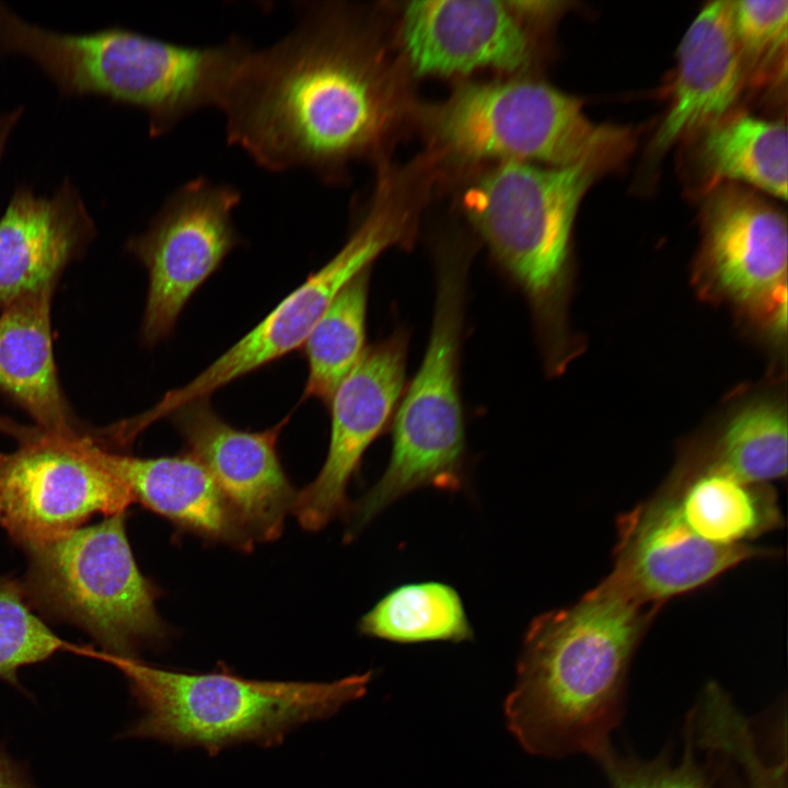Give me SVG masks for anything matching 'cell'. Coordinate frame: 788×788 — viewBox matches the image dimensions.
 I'll use <instances>...</instances> for the list:
<instances>
[{
  "label": "cell",
  "mask_w": 788,
  "mask_h": 788,
  "mask_svg": "<svg viewBox=\"0 0 788 788\" xmlns=\"http://www.w3.org/2000/svg\"><path fill=\"white\" fill-rule=\"evenodd\" d=\"M297 25L246 55L218 108L230 144L270 172L334 177L397 109L392 80L350 15L303 3Z\"/></svg>",
  "instance_id": "obj_1"
},
{
  "label": "cell",
  "mask_w": 788,
  "mask_h": 788,
  "mask_svg": "<svg viewBox=\"0 0 788 788\" xmlns=\"http://www.w3.org/2000/svg\"><path fill=\"white\" fill-rule=\"evenodd\" d=\"M656 610L604 579L572 605L531 622L505 703L507 726L526 752L592 758L612 743L630 664Z\"/></svg>",
  "instance_id": "obj_2"
},
{
  "label": "cell",
  "mask_w": 788,
  "mask_h": 788,
  "mask_svg": "<svg viewBox=\"0 0 788 788\" xmlns=\"http://www.w3.org/2000/svg\"><path fill=\"white\" fill-rule=\"evenodd\" d=\"M252 46L177 44L120 26L62 33L33 24L0 1V50L31 57L67 95L94 94L146 113L152 137L219 107Z\"/></svg>",
  "instance_id": "obj_3"
},
{
  "label": "cell",
  "mask_w": 788,
  "mask_h": 788,
  "mask_svg": "<svg viewBox=\"0 0 788 788\" xmlns=\"http://www.w3.org/2000/svg\"><path fill=\"white\" fill-rule=\"evenodd\" d=\"M125 676L140 716L124 738L153 739L209 754L242 743L279 745L294 729L323 720L362 697L372 672L333 682L260 681L221 667L170 670L138 658H104Z\"/></svg>",
  "instance_id": "obj_4"
},
{
  "label": "cell",
  "mask_w": 788,
  "mask_h": 788,
  "mask_svg": "<svg viewBox=\"0 0 788 788\" xmlns=\"http://www.w3.org/2000/svg\"><path fill=\"white\" fill-rule=\"evenodd\" d=\"M603 173L587 165L497 163L466 190L463 211L493 260L525 297L547 368L568 358L570 239L580 201Z\"/></svg>",
  "instance_id": "obj_5"
},
{
  "label": "cell",
  "mask_w": 788,
  "mask_h": 788,
  "mask_svg": "<svg viewBox=\"0 0 788 788\" xmlns=\"http://www.w3.org/2000/svg\"><path fill=\"white\" fill-rule=\"evenodd\" d=\"M425 123L441 153L472 161L587 165L604 174L635 146L631 128L594 123L579 99L520 77L462 84Z\"/></svg>",
  "instance_id": "obj_6"
},
{
  "label": "cell",
  "mask_w": 788,
  "mask_h": 788,
  "mask_svg": "<svg viewBox=\"0 0 788 788\" xmlns=\"http://www.w3.org/2000/svg\"><path fill=\"white\" fill-rule=\"evenodd\" d=\"M470 256L445 250L437 262L433 320L422 362L393 417L381 478L349 509L350 541L399 498L419 488L457 491L464 483L465 425L460 356Z\"/></svg>",
  "instance_id": "obj_7"
},
{
  "label": "cell",
  "mask_w": 788,
  "mask_h": 788,
  "mask_svg": "<svg viewBox=\"0 0 788 788\" xmlns=\"http://www.w3.org/2000/svg\"><path fill=\"white\" fill-rule=\"evenodd\" d=\"M125 520V513L108 515L24 548L21 583L33 609L86 631L103 658H137L172 634L155 607L159 588L137 565Z\"/></svg>",
  "instance_id": "obj_8"
},
{
  "label": "cell",
  "mask_w": 788,
  "mask_h": 788,
  "mask_svg": "<svg viewBox=\"0 0 788 788\" xmlns=\"http://www.w3.org/2000/svg\"><path fill=\"white\" fill-rule=\"evenodd\" d=\"M415 223L396 200L380 196L343 247L320 269L283 298L252 331L187 384L166 392L151 408L128 418L140 434L181 406L209 396L302 347L310 332L339 291L373 260L394 246H409Z\"/></svg>",
  "instance_id": "obj_9"
},
{
  "label": "cell",
  "mask_w": 788,
  "mask_h": 788,
  "mask_svg": "<svg viewBox=\"0 0 788 788\" xmlns=\"http://www.w3.org/2000/svg\"><path fill=\"white\" fill-rule=\"evenodd\" d=\"M18 448L0 453V528L23 549L53 541L93 514L125 513L132 496L102 464L89 431L49 434L0 418Z\"/></svg>",
  "instance_id": "obj_10"
},
{
  "label": "cell",
  "mask_w": 788,
  "mask_h": 788,
  "mask_svg": "<svg viewBox=\"0 0 788 788\" xmlns=\"http://www.w3.org/2000/svg\"><path fill=\"white\" fill-rule=\"evenodd\" d=\"M241 198L232 185L194 178L167 196L143 233L129 239L127 250L148 273L143 344L171 335L190 297L239 245L232 212Z\"/></svg>",
  "instance_id": "obj_11"
},
{
  "label": "cell",
  "mask_w": 788,
  "mask_h": 788,
  "mask_svg": "<svg viewBox=\"0 0 788 788\" xmlns=\"http://www.w3.org/2000/svg\"><path fill=\"white\" fill-rule=\"evenodd\" d=\"M785 215L740 184L715 186L703 209L699 271L708 290L780 331L786 326Z\"/></svg>",
  "instance_id": "obj_12"
},
{
  "label": "cell",
  "mask_w": 788,
  "mask_h": 788,
  "mask_svg": "<svg viewBox=\"0 0 788 788\" xmlns=\"http://www.w3.org/2000/svg\"><path fill=\"white\" fill-rule=\"evenodd\" d=\"M548 1H412L402 15L403 50L417 76L525 70L533 24L559 11Z\"/></svg>",
  "instance_id": "obj_13"
},
{
  "label": "cell",
  "mask_w": 788,
  "mask_h": 788,
  "mask_svg": "<svg viewBox=\"0 0 788 788\" xmlns=\"http://www.w3.org/2000/svg\"><path fill=\"white\" fill-rule=\"evenodd\" d=\"M407 349L404 328L367 348L328 401L326 459L315 479L297 493L291 511L304 530L316 532L347 517V486L367 449L394 417L405 391Z\"/></svg>",
  "instance_id": "obj_14"
},
{
  "label": "cell",
  "mask_w": 788,
  "mask_h": 788,
  "mask_svg": "<svg viewBox=\"0 0 788 788\" xmlns=\"http://www.w3.org/2000/svg\"><path fill=\"white\" fill-rule=\"evenodd\" d=\"M612 572L605 578L634 601L658 606L696 590L739 564L774 552L719 546L697 536L659 489L619 518Z\"/></svg>",
  "instance_id": "obj_15"
},
{
  "label": "cell",
  "mask_w": 788,
  "mask_h": 788,
  "mask_svg": "<svg viewBox=\"0 0 788 788\" xmlns=\"http://www.w3.org/2000/svg\"><path fill=\"white\" fill-rule=\"evenodd\" d=\"M167 418L184 439L187 454L208 471L253 540H277L297 496L277 451L289 417L263 431L241 430L202 398Z\"/></svg>",
  "instance_id": "obj_16"
},
{
  "label": "cell",
  "mask_w": 788,
  "mask_h": 788,
  "mask_svg": "<svg viewBox=\"0 0 788 788\" xmlns=\"http://www.w3.org/2000/svg\"><path fill=\"white\" fill-rule=\"evenodd\" d=\"M95 235L94 220L71 179L50 196L16 186L0 217V309L24 294L56 287Z\"/></svg>",
  "instance_id": "obj_17"
},
{
  "label": "cell",
  "mask_w": 788,
  "mask_h": 788,
  "mask_svg": "<svg viewBox=\"0 0 788 788\" xmlns=\"http://www.w3.org/2000/svg\"><path fill=\"white\" fill-rule=\"evenodd\" d=\"M731 2L707 3L684 34L669 107L649 147L653 157L732 114L748 88Z\"/></svg>",
  "instance_id": "obj_18"
},
{
  "label": "cell",
  "mask_w": 788,
  "mask_h": 788,
  "mask_svg": "<svg viewBox=\"0 0 788 788\" xmlns=\"http://www.w3.org/2000/svg\"><path fill=\"white\" fill-rule=\"evenodd\" d=\"M55 289L24 294L0 309V394L38 429L77 438L89 428L76 417L58 379L50 315Z\"/></svg>",
  "instance_id": "obj_19"
},
{
  "label": "cell",
  "mask_w": 788,
  "mask_h": 788,
  "mask_svg": "<svg viewBox=\"0 0 788 788\" xmlns=\"http://www.w3.org/2000/svg\"><path fill=\"white\" fill-rule=\"evenodd\" d=\"M104 467L138 501L177 528L206 540L251 551L246 531L208 471L192 455L138 457L99 445Z\"/></svg>",
  "instance_id": "obj_20"
},
{
  "label": "cell",
  "mask_w": 788,
  "mask_h": 788,
  "mask_svg": "<svg viewBox=\"0 0 788 788\" xmlns=\"http://www.w3.org/2000/svg\"><path fill=\"white\" fill-rule=\"evenodd\" d=\"M661 489L686 525L715 545H752L783 524L770 485L748 483L719 468L682 460Z\"/></svg>",
  "instance_id": "obj_21"
},
{
  "label": "cell",
  "mask_w": 788,
  "mask_h": 788,
  "mask_svg": "<svg viewBox=\"0 0 788 788\" xmlns=\"http://www.w3.org/2000/svg\"><path fill=\"white\" fill-rule=\"evenodd\" d=\"M697 159L709 184H748L787 198L788 136L784 121L730 114L697 136Z\"/></svg>",
  "instance_id": "obj_22"
},
{
  "label": "cell",
  "mask_w": 788,
  "mask_h": 788,
  "mask_svg": "<svg viewBox=\"0 0 788 788\" xmlns=\"http://www.w3.org/2000/svg\"><path fill=\"white\" fill-rule=\"evenodd\" d=\"M359 631L399 644L462 642L474 636L460 594L440 581L393 589L361 617Z\"/></svg>",
  "instance_id": "obj_23"
},
{
  "label": "cell",
  "mask_w": 788,
  "mask_h": 788,
  "mask_svg": "<svg viewBox=\"0 0 788 788\" xmlns=\"http://www.w3.org/2000/svg\"><path fill=\"white\" fill-rule=\"evenodd\" d=\"M787 416L779 403L761 399L737 412L705 451L684 459L741 480L770 485L787 475Z\"/></svg>",
  "instance_id": "obj_24"
},
{
  "label": "cell",
  "mask_w": 788,
  "mask_h": 788,
  "mask_svg": "<svg viewBox=\"0 0 788 788\" xmlns=\"http://www.w3.org/2000/svg\"><path fill=\"white\" fill-rule=\"evenodd\" d=\"M370 269L339 291L303 343L309 368L303 399L314 397L327 404L363 356Z\"/></svg>",
  "instance_id": "obj_25"
},
{
  "label": "cell",
  "mask_w": 788,
  "mask_h": 788,
  "mask_svg": "<svg viewBox=\"0 0 788 788\" xmlns=\"http://www.w3.org/2000/svg\"><path fill=\"white\" fill-rule=\"evenodd\" d=\"M731 20L748 86L785 81L788 1H732Z\"/></svg>",
  "instance_id": "obj_26"
},
{
  "label": "cell",
  "mask_w": 788,
  "mask_h": 788,
  "mask_svg": "<svg viewBox=\"0 0 788 788\" xmlns=\"http://www.w3.org/2000/svg\"><path fill=\"white\" fill-rule=\"evenodd\" d=\"M69 648L35 613L20 580L0 577V679L20 687L19 670Z\"/></svg>",
  "instance_id": "obj_27"
},
{
  "label": "cell",
  "mask_w": 788,
  "mask_h": 788,
  "mask_svg": "<svg viewBox=\"0 0 788 788\" xmlns=\"http://www.w3.org/2000/svg\"><path fill=\"white\" fill-rule=\"evenodd\" d=\"M592 760L600 766L610 788H710L697 756L683 740L679 755H674L671 744L658 755L645 758L610 743Z\"/></svg>",
  "instance_id": "obj_28"
},
{
  "label": "cell",
  "mask_w": 788,
  "mask_h": 788,
  "mask_svg": "<svg viewBox=\"0 0 788 788\" xmlns=\"http://www.w3.org/2000/svg\"><path fill=\"white\" fill-rule=\"evenodd\" d=\"M0 788H33L25 772L1 750Z\"/></svg>",
  "instance_id": "obj_29"
},
{
  "label": "cell",
  "mask_w": 788,
  "mask_h": 788,
  "mask_svg": "<svg viewBox=\"0 0 788 788\" xmlns=\"http://www.w3.org/2000/svg\"><path fill=\"white\" fill-rule=\"evenodd\" d=\"M23 108L16 107L13 111L4 113L0 116V162L2 160L9 137L12 129L22 116Z\"/></svg>",
  "instance_id": "obj_30"
}]
</instances>
